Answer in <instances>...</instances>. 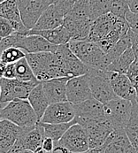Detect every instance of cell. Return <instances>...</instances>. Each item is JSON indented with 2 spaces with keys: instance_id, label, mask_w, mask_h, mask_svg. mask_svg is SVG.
Segmentation results:
<instances>
[{
  "instance_id": "cell-1",
  "label": "cell",
  "mask_w": 138,
  "mask_h": 153,
  "mask_svg": "<svg viewBox=\"0 0 138 153\" xmlns=\"http://www.w3.org/2000/svg\"><path fill=\"white\" fill-rule=\"evenodd\" d=\"M26 59L30 65L36 79L45 82L59 77H67L59 57L55 52L43 51L27 53Z\"/></svg>"
},
{
  "instance_id": "cell-2",
  "label": "cell",
  "mask_w": 138,
  "mask_h": 153,
  "mask_svg": "<svg viewBox=\"0 0 138 153\" xmlns=\"http://www.w3.org/2000/svg\"><path fill=\"white\" fill-rule=\"evenodd\" d=\"M1 120H8L20 127H34L39 121L38 116L28 99H15L7 103L0 111Z\"/></svg>"
},
{
  "instance_id": "cell-3",
  "label": "cell",
  "mask_w": 138,
  "mask_h": 153,
  "mask_svg": "<svg viewBox=\"0 0 138 153\" xmlns=\"http://www.w3.org/2000/svg\"><path fill=\"white\" fill-rule=\"evenodd\" d=\"M72 51L89 67L106 70L108 60L106 53L100 48L97 43L86 40L71 39L68 43Z\"/></svg>"
},
{
  "instance_id": "cell-4",
  "label": "cell",
  "mask_w": 138,
  "mask_h": 153,
  "mask_svg": "<svg viewBox=\"0 0 138 153\" xmlns=\"http://www.w3.org/2000/svg\"><path fill=\"white\" fill-rule=\"evenodd\" d=\"M87 74L89 76V82L94 98L105 104L118 97L112 86L110 71L90 67Z\"/></svg>"
},
{
  "instance_id": "cell-5",
  "label": "cell",
  "mask_w": 138,
  "mask_h": 153,
  "mask_svg": "<svg viewBox=\"0 0 138 153\" xmlns=\"http://www.w3.org/2000/svg\"><path fill=\"white\" fill-rule=\"evenodd\" d=\"M45 137V130L40 121H38L34 127L24 128V130L10 150L9 153L41 152L42 143Z\"/></svg>"
},
{
  "instance_id": "cell-6",
  "label": "cell",
  "mask_w": 138,
  "mask_h": 153,
  "mask_svg": "<svg viewBox=\"0 0 138 153\" xmlns=\"http://www.w3.org/2000/svg\"><path fill=\"white\" fill-rule=\"evenodd\" d=\"M40 82H24L18 79L1 77L0 103L3 108L7 103L15 99H27L31 90Z\"/></svg>"
},
{
  "instance_id": "cell-7",
  "label": "cell",
  "mask_w": 138,
  "mask_h": 153,
  "mask_svg": "<svg viewBox=\"0 0 138 153\" xmlns=\"http://www.w3.org/2000/svg\"><path fill=\"white\" fill-rule=\"evenodd\" d=\"M132 109V101L119 97L104 104L105 116L114 129L119 128H125L131 117Z\"/></svg>"
},
{
  "instance_id": "cell-8",
  "label": "cell",
  "mask_w": 138,
  "mask_h": 153,
  "mask_svg": "<svg viewBox=\"0 0 138 153\" xmlns=\"http://www.w3.org/2000/svg\"><path fill=\"white\" fill-rule=\"evenodd\" d=\"M58 143L65 146L70 152H88L90 150L87 131L78 123L72 125Z\"/></svg>"
},
{
  "instance_id": "cell-9",
  "label": "cell",
  "mask_w": 138,
  "mask_h": 153,
  "mask_svg": "<svg viewBox=\"0 0 138 153\" xmlns=\"http://www.w3.org/2000/svg\"><path fill=\"white\" fill-rule=\"evenodd\" d=\"M82 126L85 128L89 137L90 150L88 152H92L94 150L101 147L109 134L114 130V128L106 119L89 120Z\"/></svg>"
},
{
  "instance_id": "cell-10",
  "label": "cell",
  "mask_w": 138,
  "mask_h": 153,
  "mask_svg": "<svg viewBox=\"0 0 138 153\" xmlns=\"http://www.w3.org/2000/svg\"><path fill=\"white\" fill-rule=\"evenodd\" d=\"M55 53L59 57L67 77L80 76L88 74L90 67L85 65L70 49L68 44L58 46Z\"/></svg>"
},
{
  "instance_id": "cell-11",
  "label": "cell",
  "mask_w": 138,
  "mask_h": 153,
  "mask_svg": "<svg viewBox=\"0 0 138 153\" xmlns=\"http://www.w3.org/2000/svg\"><path fill=\"white\" fill-rule=\"evenodd\" d=\"M26 27L32 29L44 12L52 4L50 0H15Z\"/></svg>"
},
{
  "instance_id": "cell-12",
  "label": "cell",
  "mask_w": 138,
  "mask_h": 153,
  "mask_svg": "<svg viewBox=\"0 0 138 153\" xmlns=\"http://www.w3.org/2000/svg\"><path fill=\"white\" fill-rule=\"evenodd\" d=\"M92 152H137L124 128H115L107 137L105 143Z\"/></svg>"
},
{
  "instance_id": "cell-13",
  "label": "cell",
  "mask_w": 138,
  "mask_h": 153,
  "mask_svg": "<svg viewBox=\"0 0 138 153\" xmlns=\"http://www.w3.org/2000/svg\"><path fill=\"white\" fill-rule=\"evenodd\" d=\"M74 109L75 117L73 120L75 123L81 125L92 120L106 119L105 116L104 104L94 97L74 105Z\"/></svg>"
},
{
  "instance_id": "cell-14",
  "label": "cell",
  "mask_w": 138,
  "mask_h": 153,
  "mask_svg": "<svg viewBox=\"0 0 138 153\" xmlns=\"http://www.w3.org/2000/svg\"><path fill=\"white\" fill-rule=\"evenodd\" d=\"M68 100L73 105L93 97L88 74L71 77L67 82Z\"/></svg>"
},
{
  "instance_id": "cell-15",
  "label": "cell",
  "mask_w": 138,
  "mask_h": 153,
  "mask_svg": "<svg viewBox=\"0 0 138 153\" xmlns=\"http://www.w3.org/2000/svg\"><path fill=\"white\" fill-rule=\"evenodd\" d=\"M75 117L74 105L69 101L50 104L45 114L40 120L45 123H67Z\"/></svg>"
},
{
  "instance_id": "cell-16",
  "label": "cell",
  "mask_w": 138,
  "mask_h": 153,
  "mask_svg": "<svg viewBox=\"0 0 138 153\" xmlns=\"http://www.w3.org/2000/svg\"><path fill=\"white\" fill-rule=\"evenodd\" d=\"M19 34V33H18ZM59 45L51 44L40 35H18V40L15 47H18L27 53H36L43 51L55 52Z\"/></svg>"
},
{
  "instance_id": "cell-17",
  "label": "cell",
  "mask_w": 138,
  "mask_h": 153,
  "mask_svg": "<svg viewBox=\"0 0 138 153\" xmlns=\"http://www.w3.org/2000/svg\"><path fill=\"white\" fill-rule=\"evenodd\" d=\"M110 80L116 95L119 97L137 102V90L127 74L110 71Z\"/></svg>"
},
{
  "instance_id": "cell-18",
  "label": "cell",
  "mask_w": 138,
  "mask_h": 153,
  "mask_svg": "<svg viewBox=\"0 0 138 153\" xmlns=\"http://www.w3.org/2000/svg\"><path fill=\"white\" fill-rule=\"evenodd\" d=\"M0 16L7 19L13 25L16 33L28 35L29 28L24 24L21 12L15 0H4L0 4Z\"/></svg>"
},
{
  "instance_id": "cell-19",
  "label": "cell",
  "mask_w": 138,
  "mask_h": 153,
  "mask_svg": "<svg viewBox=\"0 0 138 153\" xmlns=\"http://www.w3.org/2000/svg\"><path fill=\"white\" fill-rule=\"evenodd\" d=\"M24 128L8 120L0 121V153H9Z\"/></svg>"
},
{
  "instance_id": "cell-20",
  "label": "cell",
  "mask_w": 138,
  "mask_h": 153,
  "mask_svg": "<svg viewBox=\"0 0 138 153\" xmlns=\"http://www.w3.org/2000/svg\"><path fill=\"white\" fill-rule=\"evenodd\" d=\"M66 13L54 3L51 4L39 18L32 29L46 30L60 27L64 24Z\"/></svg>"
},
{
  "instance_id": "cell-21",
  "label": "cell",
  "mask_w": 138,
  "mask_h": 153,
  "mask_svg": "<svg viewBox=\"0 0 138 153\" xmlns=\"http://www.w3.org/2000/svg\"><path fill=\"white\" fill-rule=\"evenodd\" d=\"M117 18L118 17L112 13H108L95 19L92 22L88 40L97 43L103 38H105L114 28Z\"/></svg>"
},
{
  "instance_id": "cell-22",
  "label": "cell",
  "mask_w": 138,
  "mask_h": 153,
  "mask_svg": "<svg viewBox=\"0 0 138 153\" xmlns=\"http://www.w3.org/2000/svg\"><path fill=\"white\" fill-rule=\"evenodd\" d=\"M71 77H59L43 82V87L50 104L68 101L67 96V82Z\"/></svg>"
},
{
  "instance_id": "cell-23",
  "label": "cell",
  "mask_w": 138,
  "mask_h": 153,
  "mask_svg": "<svg viewBox=\"0 0 138 153\" xmlns=\"http://www.w3.org/2000/svg\"><path fill=\"white\" fill-rule=\"evenodd\" d=\"M92 20H76L69 16H66L64 26L72 36V39L74 40H86L89 38Z\"/></svg>"
},
{
  "instance_id": "cell-24",
  "label": "cell",
  "mask_w": 138,
  "mask_h": 153,
  "mask_svg": "<svg viewBox=\"0 0 138 153\" xmlns=\"http://www.w3.org/2000/svg\"><path fill=\"white\" fill-rule=\"evenodd\" d=\"M40 35L43 37L47 39L51 44L56 45H61V44H68L70 40L72 39V36L68 30L66 28L64 25L58 27L56 28L52 29H46V30H36V29H30L28 32V35Z\"/></svg>"
},
{
  "instance_id": "cell-25",
  "label": "cell",
  "mask_w": 138,
  "mask_h": 153,
  "mask_svg": "<svg viewBox=\"0 0 138 153\" xmlns=\"http://www.w3.org/2000/svg\"><path fill=\"white\" fill-rule=\"evenodd\" d=\"M27 99L29 103L31 104L32 107L35 110V111L36 112L38 119L40 120L43 115L45 114L46 109L50 105V102L45 92L42 82L38 83L31 90Z\"/></svg>"
},
{
  "instance_id": "cell-26",
  "label": "cell",
  "mask_w": 138,
  "mask_h": 153,
  "mask_svg": "<svg viewBox=\"0 0 138 153\" xmlns=\"http://www.w3.org/2000/svg\"><path fill=\"white\" fill-rule=\"evenodd\" d=\"M136 59V55L133 51V49L130 47L126 50L117 59L113 61L106 67V71H113L122 74H127L129 66Z\"/></svg>"
},
{
  "instance_id": "cell-27",
  "label": "cell",
  "mask_w": 138,
  "mask_h": 153,
  "mask_svg": "<svg viewBox=\"0 0 138 153\" xmlns=\"http://www.w3.org/2000/svg\"><path fill=\"white\" fill-rule=\"evenodd\" d=\"M132 32H133V30L130 28L128 30V32L125 36H123L108 52H106L108 66L113 61H114L115 59H117L126 50H128V48L131 47V45H132Z\"/></svg>"
},
{
  "instance_id": "cell-28",
  "label": "cell",
  "mask_w": 138,
  "mask_h": 153,
  "mask_svg": "<svg viewBox=\"0 0 138 153\" xmlns=\"http://www.w3.org/2000/svg\"><path fill=\"white\" fill-rule=\"evenodd\" d=\"M39 121L44 128L45 136L52 138L55 141V143L59 142L61 139V137L65 134V133L68 131L69 128L72 125L75 124L73 120L70 122H67V123H56V124L45 123V122H42L41 120H39Z\"/></svg>"
},
{
  "instance_id": "cell-29",
  "label": "cell",
  "mask_w": 138,
  "mask_h": 153,
  "mask_svg": "<svg viewBox=\"0 0 138 153\" xmlns=\"http://www.w3.org/2000/svg\"><path fill=\"white\" fill-rule=\"evenodd\" d=\"M125 130L131 143L135 147L137 152H138V104L137 102L133 103L131 117L125 127Z\"/></svg>"
},
{
  "instance_id": "cell-30",
  "label": "cell",
  "mask_w": 138,
  "mask_h": 153,
  "mask_svg": "<svg viewBox=\"0 0 138 153\" xmlns=\"http://www.w3.org/2000/svg\"><path fill=\"white\" fill-rule=\"evenodd\" d=\"M15 69H16V78L15 79L24 81V82H40L36 79V77L30 65L28 64L26 57L21 59L17 62H15Z\"/></svg>"
},
{
  "instance_id": "cell-31",
  "label": "cell",
  "mask_w": 138,
  "mask_h": 153,
  "mask_svg": "<svg viewBox=\"0 0 138 153\" xmlns=\"http://www.w3.org/2000/svg\"><path fill=\"white\" fill-rule=\"evenodd\" d=\"M68 16L76 20H92L90 0H78L75 2Z\"/></svg>"
},
{
  "instance_id": "cell-32",
  "label": "cell",
  "mask_w": 138,
  "mask_h": 153,
  "mask_svg": "<svg viewBox=\"0 0 138 153\" xmlns=\"http://www.w3.org/2000/svg\"><path fill=\"white\" fill-rule=\"evenodd\" d=\"M113 2L114 0H90L92 21L110 13Z\"/></svg>"
},
{
  "instance_id": "cell-33",
  "label": "cell",
  "mask_w": 138,
  "mask_h": 153,
  "mask_svg": "<svg viewBox=\"0 0 138 153\" xmlns=\"http://www.w3.org/2000/svg\"><path fill=\"white\" fill-rule=\"evenodd\" d=\"M26 55L27 53L22 49L15 47V46H12L1 51L0 59H1V63H4V64L15 63L21 59L25 58Z\"/></svg>"
},
{
  "instance_id": "cell-34",
  "label": "cell",
  "mask_w": 138,
  "mask_h": 153,
  "mask_svg": "<svg viewBox=\"0 0 138 153\" xmlns=\"http://www.w3.org/2000/svg\"><path fill=\"white\" fill-rule=\"evenodd\" d=\"M129 10L128 0H114L110 13L117 17L126 19V15Z\"/></svg>"
},
{
  "instance_id": "cell-35",
  "label": "cell",
  "mask_w": 138,
  "mask_h": 153,
  "mask_svg": "<svg viewBox=\"0 0 138 153\" xmlns=\"http://www.w3.org/2000/svg\"><path fill=\"white\" fill-rule=\"evenodd\" d=\"M16 33L13 25L7 19L0 16V36L1 38Z\"/></svg>"
},
{
  "instance_id": "cell-36",
  "label": "cell",
  "mask_w": 138,
  "mask_h": 153,
  "mask_svg": "<svg viewBox=\"0 0 138 153\" xmlns=\"http://www.w3.org/2000/svg\"><path fill=\"white\" fill-rule=\"evenodd\" d=\"M1 77H4L8 79H15L16 78L15 63H9V64L1 63Z\"/></svg>"
},
{
  "instance_id": "cell-37",
  "label": "cell",
  "mask_w": 138,
  "mask_h": 153,
  "mask_svg": "<svg viewBox=\"0 0 138 153\" xmlns=\"http://www.w3.org/2000/svg\"><path fill=\"white\" fill-rule=\"evenodd\" d=\"M18 35H19L18 33H14V34H13L11 36L1 38V42H0L1 51L5 50L6 48L15 46V44L17 43V40H18Z\"/></svg>"
},
{
  "instance_id": "cell-38",
  "label": "cell",
  "mask_w": 138,
  "mask_h": 153,
  "mask_svg": "<svg viewBox=\"0 0 138 153\" xmlns=\"http://www.w3.org/2000/svg\"><path fill=\"white\" fill-rule=\"evenodd\" d=\"M126 20L128 22L130 28L134 32L138 33V13H133L129 10L126 15Z\"/></svg>"
},
{
  "instance_id": "cell-39",
  "label": "cell",
  "mask_w": 138,
  "mask_h": 153,
  "mask_svg": "<svg viewBox=\"0 0 138 153\" xmlns=\"http://www.w3.org/2000/svg\"><path fill=\"white\" fill-rule=\"evenodd\" d=\"M77 1L78 0H58L55 4H57V5L68 15V13L71 11L73 4Z\"/></svg>"
},
{
  "instance_id": "cell-40",
  "label": "cell",
  "mask_w": 138,
  "mask_h": 153,
  "mask_svg": "<svg viewBox=\"0 0 138 153\" xmlns=\"http://www.w3.org/2000/svg\"><path fill=\"white\" fill-rule=\"evenodd\" d=\"M54 146H55V141L50 137L45 136L43 143H42V151H41V152H53Z\"/></svg>"
},
{
  "instance_id": "cell-41",
  "label": "cell",
  "mask_w": 138,
  "mask_h": 153,
  "mask_svg": "<svg viewBox=\"0 0 138 153\" xmlns=\"http://www.w3.org/2000/svg\"><path fill=\"white\" fill-rule=\"evenodd\" d=\"M138 74V59H136L134 60V62L131 64V66H129L128 72H127V75L129 77V79L131 81H133L137 75Z\"/></svg>"
},
{
  "instance_id": "cell-42",
  "label": "cell",
  "mask_w": 138,
  "mask_h": 153,
  "mask_svg": "<svg viewBox=\"0 0 138 153\" xmlns=\"http://www.w3.org/2000/svg\"><path fill=\"white\" fill-rule=\"evenodd\" d=\"M131 48L136 55V59H138V33L132 32V45Z\"/></svg>"
},
{
  "instance_id": "cell-43",
  "label": "cell",
  "mask_w": 138,
  "mask_h": 153,
  "mask_svg": "<svg viewBox=\"0 0 138 153\" xmlns=\"http://www.w3.org/2000/svg\"><path fill=\"white\" fill-rule=\"evenodd\" d=\"M67 153V152H70L68 150L63 146L62 144L59 143L58 142L55 143V146H54V149H53V153Z\"/></svg>"
},
{
  "instance_id": "cell-44",
  "label": "cell",
  "mask_w": 138,
  "mask_h": 153,
  "mask_svg": "<svg viewBox=\"0 0 138 153\" xmlns=\"http://www.w3.org/2000/svg\"><path fill=\"white\" fill-rule=\"evenodd\" d=\"M129 9L133 13H138V0H128Z\"/></svg>"
},
{
  "instance_id": "cell-45",
  "label": "cell",
  "mask_w": 138,
  "mask_h": 153,
  "mask_svg": "<svg viewBox=\"0 0 138 153\" xmlns=\"http://www.w3.org/2000/svg\"><path fill=\"white\" fill-rule=\"evenodd\" d=\"M132 82L134 83V85H135V87L137 88V93H138V74L137 75V77L132 81Z\"/></svg>"
},
{
  "instance_id": "cell-46",
  "label": "cell",
  "mask_w": 138,
  "mask_h": 153,
  "mask_svg": "<svg viewBox=\"0 0 138 153\" xmlns=\"http://www.w3.org/2000/svg\"><path fill=\"white\" fill-rule=\"evenodd\" d=\"M50 1H51V3H52V4H54V3H56L58 0H50Z\"/></svg>"
},
{
  "instance_id": "cell-47",
  "label": "cell",
  "mask_w": 138,
  "mask_h": 153,
  "mask_svg": "<svg viewBox=\"0 0 138 153\" xmlns=\"http://www.w3.org/2000/svg\"><path fill=\"white\" fill-rule=\"evenodd\" d=\"M3 1H4V0H0V2H3Z\"/></svg>"
}]
</instances>
